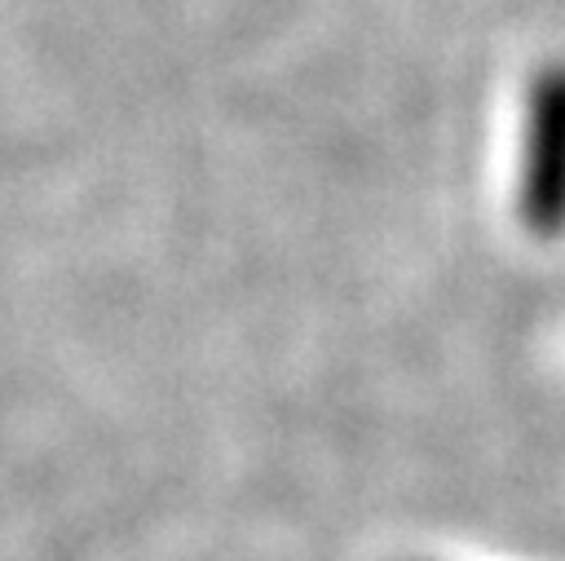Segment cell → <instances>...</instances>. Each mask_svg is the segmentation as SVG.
<instances>
[{
    "label": "cell",
    "mask_w": 565,
    "mask_h": 561,
    "mask_svg": "<svg viewBox=\"0 0 565 561\" xmlns=\"http://www.w3.org/2000/svg\"><path fill=\"white\" fill-rule=\"evenodd\" d=\"M516 208L534 234L565 230V62L543 66L530 84Z\"/></svg>",
    "instance_id": "1"
}]
</instances>
